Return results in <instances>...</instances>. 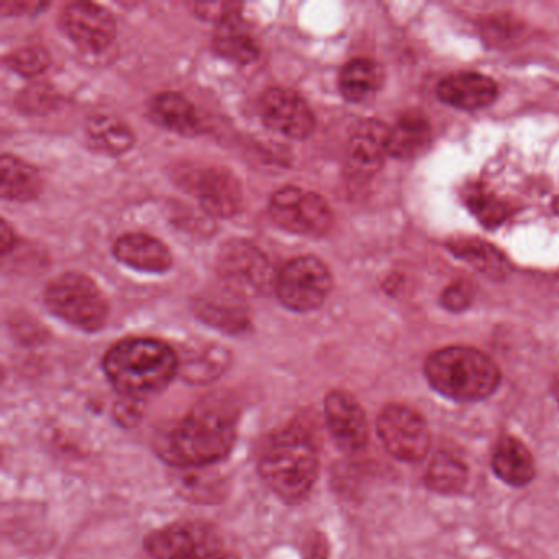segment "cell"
Instances as JSON below:
<instances>
[{"label":"cell","mask_w":559,"mask_h":559,"mask_svg":"<svg viewBox=\"0 0 559 559\" xmlns=\"http://www.w3.org/2000/svg\"><path fill=\"white\" fill-rule=\"evenodd\" d=\"M217 273L224 289L241 299L263 296L276 284L266 254L247 240H230L222 247Z\"/></svg>","instance_id":"8992f818"},{"label":"cell","mask_w":559,"mask_h":559,"mask_svg":"<svg viewBox=\"0 0 559 559\" xmlns=\"http://www.w3.org/2000/svg\"><path fill=\"white\" fill-rule=\"evenodd\" d=\"M263 122L289 139H307L316 127V117L306 100L290 90L271 87L260 100Z\"/></svg>","instance_id":"7c38bea8"},{"label":"cell","mask_w":559,"mask_h":559,"mask_svg":"<svg viewBox=\"0 0 559 559\" xmlns=\"http://www.w3.org/2000/svg\"><path fill=\"white\" fill-rule=\"evenodd\" d=\"M555 392H556V399H558V401H559V382H558V384H556Z\"/></svg>","instance_id":"8d00e7d4"},{"label":"cell","mask_w":559,"mask_h":559,"mask_svg":"<svg viewBox=\"0 0 559 559\" xmlns=\"http://www.w3.org/2000/svg\"><path fill=\"white\" fill-rule=\"evenodd\" d=\"M430 123L425 117L411 114L397 120L388 135V155L399 159L420 155L430 143Z\"/></svg>","instance_id":"ffe728a7"},{"label":"cell","mask_w":559,"mask_h":559,"mask_svg":"<svg viewBox=\"0 0 559 559\" xmlns=\"http://www.w3.org/2000/svg\"><path fill=\"white\" fill-rule=\"evenodd\" d=\"M556 207H558V214H559V198H558V204H556Z\"/></svg>","instance_id":"f35d334b"},{"label":"cell","mask_w":559,"mask_h":559,"mask_svg":"<svg viewBox=\"0 0 559 559\" xmlns=\"http://www.w3.org/2000/svg\"><path fill=\"white\" fill-rule=\"evenodd\" d=\"M378 433L385 450L407 463L424 460L430 450L427 421L418 412L405 405H388L379 414Z\"/></svg>","instance_id":"30bf717a"},{"label":"cell","mask_w":559,"mask_h":559,"mask_svg":"<svg viewBox=\"0 0 559 559\" xmlns=\"http://www.w3.org/2000/svg\"><path fill=\"white\" fill-rule=\"evenodd\" d=\"M237 440V408L224 401L195 405L169 433L165 456L179 467H205L228 456Z\"/></svg>","instance_id":"6da1fadb"},{"label":"cell","mask_w":559,"mask_h":559,"mask_svg":"<svg viewBox=\"0 0 559 559\" xmlns=\"http://www.w3.org/2000/svg\"><path fill=\"white\" fill-rule=\"evenodd\" d=\"M19 106L28 114H44L55 106V94L45 84H35L28 87L19 97Z\"/></svg>","instance_id":"1f68e13d"},{"label":"cell","mask_w":559,"mask_h":559,"mask_svg":"<svg viewBox=\"0 0 559 559\" xmlns=\"http://www.w3.org/2000/svg\"><path fill=\"white\" fill-rule=\"evenodd\" d=\"M224 559H238L237 556L234 555H225Z\"/></svg>","instance_id":"74e56055"},{"label":"cell","mask_w":559,"mask_h":559,"mask_svg":"<svg viewBox=\"0 0 559 559\" xmlns=\"http://www.w3.org/2000/svg\"><path fill=\"white\" fill-rule=\"evenodd\" d=\"M466 480V464L448 453H438L425 474L427 486L441 493L460 492Z\"/></svg>","instance_id":"4316f807"},{"label":"cell","mask_w":559,"mask_h":559,"mask_svg":"<svg viewBox=\"0 0 559 559\" xmlns=\"http://www.w3.org/2000/svg\"><path fill=\"white\" fill-rule=\"evenodd\" d=\"M214 47L218 55L235 61V63H253L260 57V47H258L257 40L245 31V27H241L240 19L217 28Z\"/></svg>","instance_id":"d4e9b609"},{"label":"cell","mask_w":559,"mask_h":559,"mask_svg":"<svg viewBox=\"0 0 559 559\" xmlns=\"http://www.w3.org/2000/svg\"><path fill=\"white\" fill-rule=\"evenodd\" d=\"M438 99L454 109L477 110L490 106L497 99L496 81L471 71L450 74L438 84Z\"/></svg>","instance_id":"2e32d148"},{"label":"cell","mask_w":559,"mask_h":559,"mask_svg":"<svg viewBox=\"0 0 559 559\" xmlns=\"http://www.w3.org/2000/svg\"><path fill=\"white\" fill-rule=\"evenodd\" d=\"M471 300H473V289H471L469 284L463 283V281L451 284L441 296V304L450 312H463L464 309L471 306Z\"/></svg>","instance_id":"d6a6232c"},{"label":"cell","mask_w":559,"mask_h":559,"mask_svg":"<svg viewBox=\"0 0 559 559\" xmlns=\"http://www.w3.org/2000/svg\"><path fill=\"white\" fill-rule=\"evenodd\" d=\"M425 376L435 391L456 402L484 401L500 384L496 362L469 346H448L431 353Z\"/></svg>","instance_id":"277c9868"},{"label":"cell","mask_w":559,"mask_h":559,"mask_svg":"<svg viewBox=\"0 0 559 559\" xmlns=\"http://www.w3.org/2000/svg\"><path fill=\"white\" fill-rule=\"evenodd\" d=\"M150 116L158 126L181 135H198L201 119L191 100L179 93H162L150 103Z\"/></svg>","instance_id":"ac0fdd59"},{"label":"cell","mask_w":559,"mask_h":559,"mask_svg":"<svg viewBox=\"0 0 559 559\" xmlns=\"http://www.w3.org/2000/svg\"><path fill=\"white\" fill-rule=\"evenodd\" d=\"M240 302L241 297L225 290V299L207 297V299L198 302V313L202 320L217 326V329L238 333L247 329L248 322H250L248 310Z\"/></svg>","instance_id":"603a6c76"},{"label":"cell","mask_w":559,"mask_h":559,"mask_svg":"<svg viewBox=\"0 0 559 559\" xmlns=\"http://www.w3.org/2000/svg\"><path fill=\"white\" fill-rule=\"evenodd\" d=\"M464 201L471 212L479 218L480 224L487 228L499 227L512 214V209L506 201H500L499 198L486 191L483 186L471 188L466 192Z\"/></svg>","instance_id":"83f0119b"},{"label":"cell","mask_w":559,"mask_h":559,"mask_svg":"<svg viewBox=\"0 0 559 559\" xmlns=\"http://www.w3.org/2000/svg\"><path fill=\"white\" fill-rule=\"evenodd\" d=\"M326 543L322 536H316L313 543H310L309 559H326Z\"/></svg>","instance_id":"d590c367"},{"label":"cell","mask_w":559,"mask_h":559,"mask_svg":"<svg viewBox=\"0 0 559 559\" xmlns=\"http://www.w3.org/2000/svg\"><path fill=\"white\" fill-rule=\"evenodd\" d=\"M389 129L378 120L359 123L348 145V169L355 179L372 178L388 155Z\"/></svg>","instance_id":"9a60e30c"},{"label":"cell","mask_w":559,"mask_h":559,"mask_svg":"<svg viewBox=\"0 0 559 559\" xmlns=\"http://www.w3.org/2000/svg\"><path fill=\"white\" fill-rule=\"evenodd\" d=\"M382 73L378 63L368 58H356L340 73V91L349 103H362L381 86Z\"/></svg>","instance_id":"7402d4cb"},{"label":"cell","mask_w":559,"mask_h":559,"mask_svg":"<svg viewBox=\"0 0 559 559\" xmlns=\"http://www.w3.org/2000/svg\"><path fill=\"white\" fill-rule=\"evenodd\" d=\"M114 254L120 263L143 273H165L173 266L169 248L150 235H123L114 245Z\"/></svg>","instance_id":"e0dca14e"},{"label":"cell","mask_w":559,"mask_h":559,"mask_svg":"<svg viewBox=\"0 0 559 559\" xmlns=\"http://www.w3.org/2000/svg\"><path fill=\"white\" fill-rule=\"evenodd\" d=\"M45 304L50 312L84 332L103 329L109 317V300L96 281L86 274L64 273L48 284Z\"/></svg>","instance_id":"5b68a950"},{"label":"cell","mask_w":559,"mask_h":559,"mask_svg":"<svg viewBox=\"0 0 559 559\" xmlns=\"http://www.w3.org/2000/svg\"><path fill=\"white\" fill-rule=\"evenodd\" d=\"M15 243V234L12 230L11 225L8 222H2V231H0V248H2V253H9L14 247Z\"/></svg>","instance_id":"e575fe53"},{"label":"cell","mask_w":559,"mask_h":559,"mask_svg":"<svg viewBox=\"0 0 559 559\" xmlns=\"http://www.w3.org/2000/svg\"><path fill=\"white\" fill-rule=\"evenodd\" d=\"M0 173H2L0 194L8 201L27 202L40 194V173L28 163L15 156L4 155L0 162Z\"/></svg>","instance_id":"44dd1931"},{"label":"cell","mask_w":559,"mask_h":559,"mask_svg":"<svg viewBox=\"0 0 559 559\" xmlns=\"http://www.w3.org/2000/svg\"><path fill=\"white\" fill-rule=\"evenodd\" d=\"M104 369L120 394L142 401L165 391L181 369V361L162 340L127 338L107 352Z\"/></svg>","instance_id":"7a4b0ae2"},{"label":"cell","mask_w":559,"mask_h":559,"mask_svg":"<svg viewBox=\"0 0 559 559\" xmlns=\"http://www.w3.org/2000/svg\"><path fill=\"white\" fill-rule=\"evenodd\" d=\"M191 9L198 17L224 25L240 19L241 4H235V2H195V4H191Z\"/></svg>","instance_id":"4dcf8cb0"},{"label":"cell","mask_w":559,"mask_h":559,"mask_svg":"<svg viewBox=\"0 0 559 559\" xmlns=\"http://www.w3.org/2000/svg\"><path fill=\"white\" fill-rule=\"evenodd\" d=\"M86 132L94 148L109 155H122L129 152L135 142L132 130L116 117H93L87 123Z\"/></svg>","instance_id":"cb8c5ba5"},{"label":"cell","mask_w":559,"mask_h":559,"mask_svg":"<svg viewBox=\"0 0 559 559\" xmlns=\"http://www.w3.org/2000/svg\"><path fill=\"white\" fill-rule=\"evenodd\" d=\"M61 25L68 37L83 50H106L117 34L114 15L94 2H70L61 12Z\"/></svg>","instance_id":"8fae6325"},{"label":"cell","mask_w":559,"mask_h":559,"mask_svg":"<svg viewBox=\"0 0 559 559\" xmlns=\"http://www.w3.org/2000/svg\"><path fill=\"white\" fill-rule=\"evenodd\" d=\"M456 257L469 261L477 271L487 277H506L509 271L507 258L492 245L480 240H457L450 245Z\"/></svg>","instance_id":"484cf974"},{"label":"cell","mask_w":559,"mask_h":559,"mask_svg":"<svg viewBox=\"0 0 559 559\" xmlns=\"http://www.w3.org/2000/svg\"><path fill=\"white\" fill-rule=\"evenodd\" d=\"M44 8H47V4H41V2H9V0L2 2V12L12 15L17 12V9H22V14H32V12L41 11Z\"/></svg>","instance_id":"836d02e7"},{"label":"cell","mask_w":559,"mask_h":559,"mask_svg":"<svg viewBox=\"0 0 559 559\" xmlns=\"http://www.w3.org/2000/svg\"><path fill=\"white\" fill-rule=\"evenodd\" d=\"M9 67L25 78H35L44 73L50 64V55L40 45H28L12 51L8 58Z\"/></svg>","instance_id":"f1b7e54d"},{"label":"cell","mask_w":559,"mask_h":559,"mask_svg":"<svg viewBox=\"0 0 559 559\" xmlns=\"http://www.w3.org/2000/svg\"><path fill=\"white\" fill-rule=\"evenodd\" d=\"M225 365V352L221 348H211L202 353L201 356H194L186 362V376L202 381V379H212L221 374Z\"/></svg>","instance_id":"f546056e"},{"label":"cell","mask_w":559,"mask_h":559,"mask_svg":"<svg viewBox=\"0 0 559 559\" xmlns=\"http://www.w3.org/2000/svg\"><path fill=\"white\" fill-rule=\"evenodd\" d=\"M325 417L336 447L358 453L368 443V420L359 402L346 391H332L325 399Z\"/></svg>","instance_id":"4fadbf2b"},{"label":"cell","mask_w":559,"mask_h":559,"mask_svg":"<svg viewBox=\"0 0 559 559\" xmlns=\"http://www.w3.org/2000/svg\"><path fill=\"white\" fill-rule=\"evenodd\" d=\"M188 182L209 214L227 218L240 211L243 201L240 182L227 169H198Z\"/></svg>","instance_id":"5bb4252c"},{"label":"cell","mask_w":559,"mask_h":559,"mask_svg":"<svg viewBox=\"0 0 559 559\" xmlns=\"http://www.w3.org/2000/svg\"><path fill=\"white\" fill-rule=\"evenodd\" d=\"M260 473L284 502L306 499L319 476V451L309 431L299 425L276 431L261 454Z\"/></svg>","instance_id":"3957f363"},{"label":"cell","mask_w":559,"mask_h":559,"mask_svg":"<svg viewBox=\"0 0 559 559\" xmlns=\"http://www.w3.org/2000/svg\"><path fill=\"white\" fill-rule=\"evenodd\" d=\"M270 215L284 230L304 237H323L333 225L332 209L325 199L296 186L274 192Z\"/></svg>","instance_id":"ba28073f"},{"label":"cell","mask_w":559,"mask_h":559,"mask_svg":"<svg viewBox=\"0 0 559 559\" xmlns=\"http://www.w3.org/2000/svg\"><path fill=\"white\" fill-rule=\"evenodd\" d=\"M146 549L153 559H224L221 533L204 522H179L152 533Z\"/></svg>","instance_id":"9c48e42d"},{"label":"cell","mask_w":559,"mask_h":559,"mask_svg":"<svg viewBox=\"0 0 559 559\" xmlns=\"http://www.w3.org/2000/svg\"><path fill=\"white\" fill-rule=\"evenodd\" d=\"M493 473L510 486H526L535 477V463L528 448L513 437H503L492 456Z\"/></svg>","instance_id":"d6986e66"},{"label":"cell","mask_w":559,"mask_h":559,"mask_svg":"<svg viewBox=\"0 0 559 559\" xmlns=\"http://www.w3.org/2000/svg\"><path fill=\"white\" fill-rule=\"evenodd\" d=\"M333 280L326 264L320 258L306 254L290 260L276 276L277 297L294 312L319 309L330 290Z\"/></svg>","instance_id":"52a82bcc"}]
</instances>
